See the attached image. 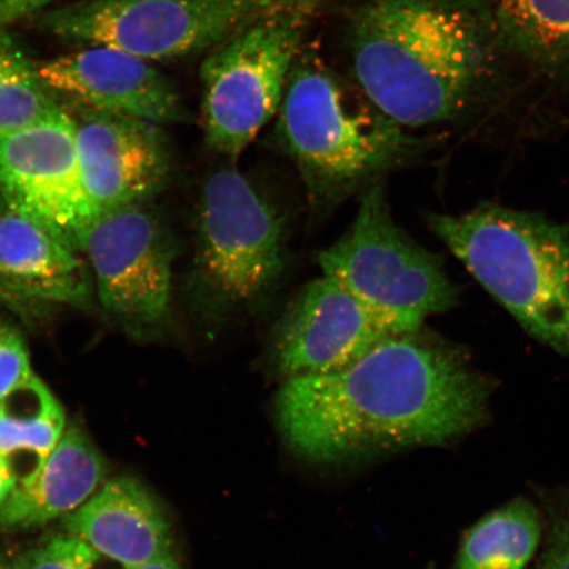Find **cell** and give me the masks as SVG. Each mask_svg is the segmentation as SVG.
Instances as JSON below:
<instances>
[{
    "label": "cell",
    "instance_id": "cell-1",
    "mask_svg": "<svg viewBox=\"0 0 569 569\" xmlns=\"http://www.w3.org/2000/svg\"><path fill=\"white\" fill-rule=\"evenodd\" d=\"M490 395L465 352L417 331L381 340L339 371L289 377L274 409L291 450L340 462L458 442L487 421Z\"/></svg>",
    "mask_w": 569,
    "mask_h": 569
},
{
    "label": "cell",
    "instance_id": "cell-2",
    "mask_svg": "<svg viewBox=\"0 0 569 569\" xmlns=\"http://www.w3.org/2000/svg\"><path fill=\"white\" fill-rule=\"evenodd\" d=\"M350 42L360 88L401 127L466 122L507 84L511 54L489 0H368Z\"/></svg>",
    "mask_w": 569,
    "mask_h": 569
},
{
    "label": "cell",
    "instance_id": "cell-3",
    "mask_svg": "<svg viewBox=\"0 0 569 569\" xmlns=\"http://www.w3.org/2000/svg\"><path fill=\"white\" fill-rule=\"evenodd\" d=\"M427 224L531 337L569 356V232L539 213L483 203Z\"/></svg>",
    "mask_w": 569,
    "mask_h": 569
},
{
    "label": "cell",
    "instance_id": "cell-4",
    "mask_svg": "<svg viewBox=\"0 0 569 569\" xmlns=\"http://www.w3.org/2000/svg\"><path fill=\"white\" fill-rule=\"evenodd\" d=\"M279 110L277 137L317 198L345 194L422 146L379 110L353 104L316 61H295Z\"/></svg>",
    "mask_w": 569,
    "mask_h": 569
},
{
    "label": "cell",
    "instance_id": "cell-5",
    "mask_svg": "<svg viewBox=\"0 0 569 569\" xmlns=\"http://www.w3.org/2000/svg\"><path fill=\"white\" fill-rule=\"evenodd\" d=\"M284 268L283 219L237 169L204 181L188 280L191 305L222 319L264 301Z\"/></svg>",
    "mask_w": 569,
    "mask_h": 569
},
{
    "label": "cell",
    "instance_id": "cell-6",
    "mask_svg": "<svg viewBox=\"0 0 569 569\" xmlns=\"http://www.w3.org/2000/svg\"><path fill=\"white\" fill-rule=\"evenodd\" d=\"M318 262L322 273L365 302L391 336L417 332L427 317L459 302V289L442 259L395 222L381 183L362 194L351 229L320 251Z\"/></svg>",
    "mask_w": 569,
    "mask_h": 569
},
{
    "label": "cell",
    "instance_id": "cell-7",
    "mask_svg": "<svg viewBox=\"0 0 569 569\" xmlns=\"http://www.w3.org/2000/svg\"><path fill=\"white\" fill-rule=\"evenodd\" d=\"M315 0L254 20L202 63L203 131L212 152L237 160L280 109Z\"/></svg>",
    "mask_w": 569,
    "mask_h": 569
},
{
    "label": "cell",
    "instance_id": "cell-8",
    "mask_svg": "<svg viewBox=\"0 0 569 569\" xmlns=\"http://www.w3.org/2000/svg\"><path fill=\"white\" fill-rule=\"evenodd\" d=\"M298 0H78L39 17L61 40L102 46L147 61L182 59Z\"/></svg>",
    "mask_w": 569,
    "mask_h": 569
},
{
    "label": "cell",
    "instance_id": "cell-9",
    "mask_svg": "<svg viewBox=\"0 0 569 569\" xmlns=\"http://www.w3.org/2000/svg\"><path fill=\"white\" fill-rule=\"evenodd\" d=\"M80 252L107 316L138 332L166 322L172 305L176 246L167 224L147 202L98 216Z\"/></svg>",
    "mask_w": 569,
    "mask_h": 569
},
{
    "label": "cell",
    "instance_id": "cell-10",
    "mask_svg": "<svg viewBox=\"0 0 569 569\" xmlns=\"http://www.w3.org/2000/svg\"><path fill=\"white\" fill-rule=\"evenodd\" d=\"M0 198L80 251L97 213L84 189L74 126L66 109L0 132Z\"/></svg>",
    "mask_w": 569,
    "mask_h": 569
},
{
    "label": "cell",
    "instance_id": "cell-11",
    "mask_svg": "<svg viewBox=\"0 0 569 569\" xmlns=\"http://www.w3.org/2000/svg\"><path fill=\"white\" fill-rule=\"evenodd\" d=\"M61 102L74 126L78 162L97 217L148 202L166 187L170 154L160 124Z\"/></svg>",
    "mask_w": 569,
    "mask_h": 569
},
{
    "label": "cell",
    "instance_id": "cell-12",
    "mask_svg": "<svg viewBox=\"0 0 569 569\" xmlns=\"http://www.w3.org/2000/svg\"><path fill=\"white\" fill-rule=\"evenodd\" d=\"M389 337L365 302L323 274L306 284L277 325L274 361L288 379L336 372Z\"/></svg>",
    "mask_w": 569,
    "mask_h": 569
},
{
    "label": "cell",
    "instance_id": "cell-13",
    "mask_svg": "<svg viewBox=\"0 0 569 569\" xmlns=\"http://www.w3.org/2000/svg\"><path fill=\"white\" fill-rule=\"evenodd\" d=\"M36 66L42 82L61 101L160 126L188 118L167 77L147 60L118 49L91 46Z\"/></svg>",
    "mask_w": 569,
    "mask_h": 569
},
{
    "label": "cell",
    "instance_id": "cell-14",
    "mask_svg": "<svg viewBox=\"0 0 569 569\" xmlns=\"http://www.w3.org/2000/svg\"><path fill=\"white\" fill-rule=\"evenodd\" d=\"M0 284L33 302L83 310L96 295L80 251L38 220L4 204L0 212Z\"/></svg>",
    "mask_w": 569,
    "mask_h": 569
},
{
    "label": "cell",
    "instance_id": "cell-15",
    "mask_svg": "<svg viewBox=\"0 0 569 569\" xmlns=\"http://www.w3.org/2000/svg\"><path fill=\"white\" fill-rule=\"evenodd\" d=\"M70 536L101 557L134 569L172 551V529L158 498L132 478L107 481L82 507L63 517Z\"/></svg>",
    "mask_w": 569,
    "mask_h": 569
},
{
    "label": "cell",
    "instance_id": "cell-16",
    "mask_svg": "<svg viewBox=\"0 0 569 569\" xmlns=\"http://www.w3.org/2000/svg\"><path fill=\"white\" fill-rule=\"evenodd\" d=\"M102 453L71 426L31 479L18 483L0 508V532L38 528L82 507L103 481Z\"/></svg>",
    "mask_w": 569,
    "mask_h": 569
},
{
    "label": "cell",
    "instance_id": "cell-17",
    "mask_svg": "<svg viewBox=\"0 0 569 569\" xmlns=\"http://www.w3.org/2000/svg\"><path fill=\"white\" fill-rule=\"evenodd\" d=\"M66 432V412L38 376L0 400V457L18 483L31 479Z\"/></svg>",
    "mask_w": 569,
    "mask_h": 569
},
{
    "label": "cell",
    "instance_id": "cell-18",
    "mask_svg": "<svg viewBox=\"0 0 569 569\" xmlns=\"http://www.w3.org/2000/svg\"><path fill=\"white\" fill-rule=\"evenodd\" d=\"M511 57L569 76V0H489Z\"/></svg>",
    "mask_w": 569,
    "mask_h": 569
},
{
    "label": "cell",
    "instance_id": "cell-19",
    "mask_svg": "<svg viewBox=\"0 0 569 569\" xmlns=\"http://www.w3.org/2000/svg\"><path fill=\"white\" fill-rule=\"evenodd\" d=\"M536 505L517 498L481 518L466 533L458 569H526L542 539Z\"/></svg>",
    "mask_w": 569,
    "mask_h": 569
},
{
    "label": "cell",
    "instance_id": "cell-20",
    "mask_svg": "<svg viewBox=\"0 0 569 569\" xmlns=\"http://www.w3.org/2000/svg\"><path fill=\"white\" fill-rule=\"evenodd\" d=\"M62 110L38 66L11 34L0 30V132L39 123Z\"/></svg>",
    "mask_w": 569,
    "mask_h": 569
},
{
    "label": "cell",
    "instance_id": "cell-21",
    "mask_svg": "<svg viewBox=\"0 0 569 569\" xmlns=\"http://www.w3.org/2000/svg\"><path fill=\"white\" fill-rule=\"evenodd\" d=\"M101 558L80 538L56 536L38 547L21 561L24 569H97Z\"/></svg>",
    "mask_w": 569,
    "mask_h": 569
},
{
    "label": "cell",
    "instance_id": "cell-22",
    "mask_svg": "<svg viewBox=\"0 0 569 569\" xmlns=\"http://www.w3.org/2000/svg\"><path fill=\"white\" fill-rule=\"evenodd\" d=\"M33 376L23 336L7 320L0 319V400Z\"/></svg>",
    "mask_w": 569,
    "mask_h": 569
},
{
    "label": "cell",
    "instance_id": "cell-23",
    "mask_svg": "<svg viewBox=\"0 0 569 569\" xmlns=\"http://www.w3.org/2000/svg\"><path fill=\"white\" fill-rule=\"evenodd\" d=\"M549 531L540 569H569V496L550 505Z\"/></svg>",
    "mask_w": 569,
    "mask_h": 569
},
{
    "label": "cell",
    "instance_id": "cell-24",
    "mask_svg": "<svg viewBox=\"0 0 569 569\" xmlns=\"http://www.w3.org/2000/svg\"><path fill=\"white\" fill-rule=\"evenodd\" d=\"M52 2L53 0H0V28L31 17Z\"/></svg>",
    "mask_w": 569,
    "mask_h": 569
},
{
    "label": "cell",
    "instance_id": "cell-25",
    "mask_svg": "<svg viewBox=\"0 0 569 569\" xmlns=\"http://www.w3.org/2000/svg\"><path fill=\"white\" fill-rule=\"evenodd\" d=\"M0 305L6 306L7 309L24 319H33L42 316V311L46 309V305L27 300L24 297H20L12 293L9 289H6L0 284Z\"/></svg>",
    "mask_w": 569,
    "mask_h": 569
},
{
    "label": "cell",
    "instance_id": "cell-26",
    "mask_svg": "<svg viewBox=\"0 0 569 569\" xmlns=\"http://www.w3.org/2000/svg\"><path fill=\"white\" fill-rule=\"evenodd\" d=\"M17 487V478L13 476L11 468L2 457H0V508L3 507L7 498L12 493L13 488Z\"/></svg>",
    "mask_w": 569,
    "mask_h": 569
},
{
    "label": "cell",
    "instance_id": "cell-27",
    "mask_svg": "<svg viewBox=\"0 0 569 569\" xmlns=\"http://www.w3.org/2000/svg\"><path fill=\"white\" fill-rule=\"evenodd\" d=\"M134 569H181V567L178 565L172 551H169L149 561V563Z\"/></svg>",
    "mask_w": 569,
    "mask_h": 569
},
{
    "label": "cell",
    "instance_id": "cell-28",
    "mask_svg": "<svg viewBox=\"0 0 569 569\" xmlns=\"http://www.w3.org/2000/svg\"><path fill=\"white\" fill-rule=\"evenodd\" d=\"M0 569H24V568L21 567V565H17V566L0 565Z\"/></svg>",
    "mask_w": 569,
    "mask_h": 569
}]
</instances>
